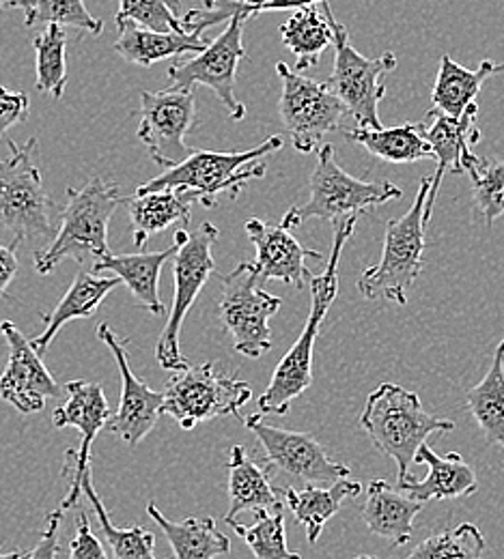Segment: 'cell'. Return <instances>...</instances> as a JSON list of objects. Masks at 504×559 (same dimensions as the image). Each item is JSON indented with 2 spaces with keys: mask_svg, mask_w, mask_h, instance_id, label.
<instances>
[{
  "mask_svg": "<svg viewBox=\"0 0 504 559\" xmlns=\"http://www.w3.org/2000/svg\"><path fill=\"white\" fill-rule=\"evenodd\" d=\"M361 215H348L337 219V233L332 241L330 259L319 276L310 278V312L302 334L285 353L272 372L270 385L259 396L257 407L261 416H288L291 403L302 396L313 383V349L319 336V328L339 295V263L341 254L352 239Z\"/></svg>",
  "mask_w": 504,
  "mask_h": 559,
  "instance_id": "cell-1",
  "label": "cell"
},
{
  "mask_svg": "<svg viewBox=\"0 0 504 559\" xmlns=\"http://www.w3.org/2000/svg\"><path fill=\"white\" fill-rule=\"evenodd\" d=\"M124 203L121 188L102 177L91 179L82 188H68V205L61 211L57 235L35 254V272L46 276L63 261L84 265L110 254L108 224Z\"/></svg>",
  "mask_w": 504,
  "mask_h": 559,
  "instance_id": "cell-2",
  "label": "cell"
},
{
  "mask_svg": "<svg viewBox=\"0 0 504 559\" xmlns=\"http://www.w3.org/2000/svg\"><path fill=\"white\" fill-rule=\"evenodd\" d=\"M283 136H270L255 148L248 151H197L177 166L166 168L151 181H146L137 192H157V190H179L186 192L195 203L206 210L216 207L220 197L237 199L244 186L253 179L266 175V164L257 162L283 148Z\"/></svg>",
  "mask_w": 504,
  "mask_h": 559,
  "instance_id": "cell-3",
  "label": "cell"
},
{
  "mask_svg": "<svg viewBox=\"0 0 504 559\" xmlns=\"http://www.w3.org/2000/svg\"><path fill=\"white\" fill-rule=\"evenodd\" d=\"M361 426L373 445L395 461L397 483L410 478L417 452L432 435L455 430L453 419L427 414L419 394L395 383H382L368 394Z\"/></svg>",
  "mask_w": 504,
  "mask_h": 559,
  "instance_id": "cell-4",
  "label": "cell"
},
{
  "mask_svg": "<svg viewBox=\"0 0 504 559\" xmlns=\"http://www.w3.org/2000/svg\"><path fill=\"white\" fill-rule=\"evenodd\" d=\"M11 155L0 162V228L13 237L15 246L24 241H52L61 211L44 188L37 166L39 142L9 140Z\"/></svg>",
  "mask_w": 504,
  "mask_h": 559,
  "instance_id": "cell-5",
  "label": "cell"
},
{
  "mask_svg": "<svg viewBox=\"0 0 504 559\" xmlns=\"http://www.w3.org/2000/svg\"><path fill=\"white\" fill-rule=\"evenodd\" d=\"M432 190V177H425L419 186L417 199L408 213L388 219L384 228V248L377 265L362 272L359 290L364 299H386L399 306L408 304V293L423 274V254L427 248L425 203Z\"/></svg>",
  "mask_w": 504,
  "mask_h": 559,
  "instance_id": "cell-6",
  "label": "cell"
},
{
  "mask_svg": "<svg viewBox=\"0 0 504 559\" xmlns=\"http://www.w3.org/2000/svg\"><path fill=\"white\" fill-rule=\"evenodd\" d=\"M220 237V230L212 222H203L197 230L188 233L186 228L175 230L177 252L173 257V278H175V293L173 306L168 312V321L157 338L155 345V359L164 370L179 372L188 368V359L181 353V325L186 314L190 312L192 304L197 301L206 282L216 272L212 248Z\"/></svg>",
  "mask_w": 504,
  "mask_h": 559,
  "instance_id": "cell-7",
  "label": "cell"
},
{
  "mask_svg": "<svg viewBox=\"0 0 504 559\" xmlns=\"http://www.w3.org/2000/svg\"><path fill=\"white\" fill-rule=\"evenodd\" d=\"M308 190V201L304 205L291 207L281 219V224L289 230L313 217L341 219L348 215H361L366 210H375L403 197V192L395 183L361 181L345 173L337 162L332 144L319 146Z\"/></svg>",
  "mask_w": 504,
  "mask_h": 559,
  "instance_id": "cell-8",
  "label": "cell"
},
{
  "mask_svg": "<svg viewBox=\"0 0 504 559\" xmlns=\"http://www.w3.org/2000/svg\"><path fill=\"white\" fill-rule=\"evenodd\" d=\"M324 13L330 20L335 35V70L330 73L326 86L335 93V97L345 106L348 115H352L359 128H384L379 121V104L386 97L384 75L397 70L399 61L392 52H384L377 59H368L361 55L352 41L348 28L335 17L328 0L321 2Z\"/></svg>",
  "mask_w": 504,
  "mask_h": 559,
  "instance_id": "cell-9",
  "label": "cell"
},
{
  "mask_svg": "<svg viewBox=\"0 0 504 559\" xmlns=\"http://www.w3.org/2000/svg\"><path fill=\"white\" fill-rule=\"evenodd\" d=\"M162 414L175 419L184 430L210 419L237 416L250 401L253 390L237 377L220 374L214 361H203L179 370L162 392Z\"/></svg>",
  "mask_w": 504,
  "mask_h": 559,
  "instance_id": "cell-10",
  "label": "cell"
},
{
  "mask_svg": "<svg viewBox=\"0 0 504 559\" xmlns=\"http://www.w3.org/2000/svg\"><path fill=\"white\" fill-rule=\"evenodd\" d=\"M220 321L233 338V349L248 359H259L272 349L270 319L281 308V297L261 288L253 263H239L220 276Z\"/></svg>",
  "mask_w": 504,
  "mask_h": 559,
  "instance_id": "cell-11",
  "label": "cell"
},
{
  "mask_svg": "<svg viewBox=\"0 0 504 559\" xmlns=\"http://www.w3.org/2000/svg\"><path fill=\"white\" fill-rule=\"evenodd\" d=\"M244 22L242 17L228 20L226 28L206 46V50L188 61L173 63L166 71L173 88L192 91L195 86H206L214 91L233 121H244L246 117V106L235 97L237 68L248 59L244 48Z\"/></svg>",
  "mask_w": 504,
  "mask_h": 559,
  "instance_id": "cell-12",
  "label": "cell"
},
{
  "mask_svg": "<svg viewBox=\"0 0 504 559\" xmlns=\"http://www.w3.org/2000/svg\"><path fill=\"white\" fill-rule=\"evenodd\" d=\"M277 73L283 82L279 112L291 144L300 153H310L328 134L339 130L348 110L326 84L291 70L288 63H277Z\"/></svg>",
  "mask_w": 504,
  "mask_h": 559,
  "instance_id": "cell-13",
  "label": "cell"
},
{
  "mask_svg": "<svg viewBox=\"0 0 504 559\" xmlns=\"http://www.w3.org/2000/svg\"><path fill=\"white\" fill-rule=\"evenodd\" d=\"M195 117L197 102L192 91L171 86L157 93H141L139 139L162 170L181 164L192 153L186 136L195 126Z\"/></svg>",
  "mask_w": 504,
  "mask_h": 559,
  "instance_id": "cell-14",
  "label": "cell"
},
{
  "mask_svg": "<svg viewBox=\"0 0 504 559\" xmlns=\"http://www.w3.org/2000/svg\"><path fill=\"white\" fill-rule=\"evenodd\" d=\"M66 392L68 401L52 412V424L57 428H78L80 445L68 448L63 454V476L70 478V490L59 508L63 512L78 503L82 495V476L91 469V445L110 418V407L99 383L73 379L66 383Z\"/></svg>",
  "mask_w": 504,
  "mask_h": 559,
  "instance_id": "cell-15",
  "label": "cell"
},
{
  "mask_svg": "<svg viewBox=\"0 0 504 559\" xmlns=\"http://www.w3.org/2000/svg\"><path fill=\"white\" fill-rule=\"evenodd\" d=\"M244 424L266 450V463L272 469H281L304 485H335L350 478V467L332 461L315 437L270 426L261 414L248 416Z\"/></svg>",
  "mask_w": 504,
  "mask_h": 559,
  "instance_id": "cell-16",
  "label": "cell"
},
{
  "mask_svg": "<svg viewBox=\"0 0 504 559\" xmlns=\"http://www.w3.org/2000/svg\"><path fill=\"white\" fill-rule=\"evenodd\" d=\"M0 334L9 345L7 366L0 374V399L22 416L44 412L48 399L61 396V385L31 341L11 321L0 323Z\"/></svg>",
  "mask_w": 504,
  "mask_h": 559,
  "instance_id": "cell-17",
  "label": "cell"
},
{
  "mask_svg": "<svg viewBox=\"0 0 504 559\" xmlns=\"http://www.w3.org/2000/svg\"><path fill=\"white\" fill-rule=\"evenodd\" d=\"M97 338L110 349L121 374V403L117 414H110L106 428L130 448H137L162 416L164 396L151 390L132 372L126 341H121L108 323L97 328Z\"/></svg>",
  "mask_w": 504,
  "mask_h": 559,
  "instance_id": "cell-18",
  "label": "cell"
},
{
  "mask_svg": "<svg viewBox=\"0 0 504 559\" xmlns=\"http://www.w3.org/2000/svg\"><path fill=\"white\" fill-rule=\"evenodd\" d=\"M244 228L257 250L253 270L261 284L266 280H277V282L304 288L306 282L315 276L306 267V261L308 259L321 261V254L300 246V241L283 224H272V222L253 217L244 224Z\"/></svg>",
  "mask_w": 504,
  "mask_h": 559,
  "instance_id": "cell-19",
  "label": "cell"
},
{
  "mask_svg": "<svg viewBox=\"0 0 504 559\" xmlns=\"http://www.w3.org/2000/svg\"><path fill=\"white\" fill-rule=\"evenodd\" d=\"M479 117V106L472 104L459 119L442 115L439 110L427 112L425 121H421V132L430 142L433 159H437V170L432 177V190L425 203V222L432 224L433 205L437 199V190L442 186V177L450 170L453 175H464V157L472 151V146L481 140V130L474 126Z\"/></svg>",
  "mask_w": 504,
  "mask_h": 559,
  "instance_id": "cell-20",
  "label": "cell"
},
{
  "mask_svg": "<svg viewBox=\"0 0 504 559\" xmlns=\"http://www.w3.org/2000/svg\"><path fill=\"white\" fill-rule=\"evenodd\" d=\"M417 461L427 465L430 474L425 480H414L412 476L403 483H397V489L406 492L410 499L421 503L425 501H444V499H459L470 497L479 490V480L474 469L464 461L459 452H448L446 456L435 454L425 443L417 452Z\"/></svg>",
  "mask_w": 504,
  "mask_h": 559,
  "instance_id": "cell-21",
  "label": "cell"
},
{
  "mask_svg": "<svg viewBox=\"0 0 504 559\" xmlns=\"http://www.w3.org/2000/svg\"><path fill=\"white\" fill-rule=\"evenodd\" d=\"M119 284H121V280L117 276H97L93 272L80 270L70 284L68 293L63 295V299L57 304V308L50 314L42 317L44 332L31 341L33 349L44 357V353L50 349L57 334L70 321L91 319L97 312V308L102 306V301L110 295V290H115Z\"/></svg>",
  "mask_w": 504,
  "mask_h": 559,
  "instance_id": "cell-22",
  "label": "cell"
},
{
  "mask_svg": "<svg viewBox=\"0 0 504 559\" xmlns=\"http://www.w3.org/2000/svg\"><path fill=\"white\" fill-rule=\"evenodd\" d=\"M423 503L392 489L386 480H371L366 487V503L362 521L371 534L388 540L392 547L406 545L414 534V519Z\"/></svg>",
  "mask_w": 504,
  "mask_h": 559,
  "instance_id": "cell-23",
  "label": "cell"
},
{
  "mask_svg": "<svg viewBox=\"0 0 504 559\" xmlns=\"http://www.w3.org/2000/svg\"><path fill=\"white\" fill-rule=\"evenodd\" d=\"M177 252V243H173L171 248L162 250V252H139V254H106L102 259H97L91 267L93 274H113L121 280L132 297L137 299V304L149 310L151 314L160 317L164 314V304L160 299L157 293V282L160 274L166 261H171Z\"/></svg>",
  "mask_w": 504,
  "mask_h": 559,
  "instance_id": "cell-24",
  "label": "cell"
},
{
  "mask_svg": "<svg viewBox=\"0 0 504 559\" xmlns=\"http://www.w3.org/2000/svg\"><path fill=\"white\" fill-rule=\"evenodd\" d=\"M119 37L115 41V52L128 63L151 68L153 63L181 57L188 52L206 50L208 41L192 33H162L153 28H144L134 22H117Z\"/></svg>",
  "mask_w": 504,
  "mask_h": 559,
  "instance_id": "cell-25",
  "label": "cell"
},
{
  "mask_svg": "<svg viewBox=\"0 0 504 559\" xmlns=\"http://www.w3.org/2000/svg\"><path fill=\"white\" fill-rule=\"evenodd\" d=\"M228 501L224 521H233L242 510H272L283 506L281 492L272 487V467L257 465L242 445L228 452Z\"/></svg>",
  "mask_w": 504,
  "mask_h": 559,
  "instance_id": "cell-26",
  "label": "cell"
},
{
  "mask_svg": "<svg viewBox=\"0 0 504 559\" xmlns=\"http://www.w3.org/2000/svg\"><path fill=\"white\" fill-rule=\"evenodd\" d=\"M146 514L162 530L175 559H216L231 551L228 536L218 530L212 516H188L175 523L168 521L155 503L146 506Z\"/></svg>",
  "mask_w": 504,
  "mask_h": 559,
  "instance_id": "cell-27",
  "label": "cell"
},
{
  "mask_svg": "<svg viewBox=\"0 0 504 559\" xmlns=\"http://www.w3.org/2000/svg\"><path fill=\"white\" fill-rule=\"evenodd\" d=\"M130 211L134 246L143 250L151 235L162 233L171 226H188L192 219L195 201L179 190H157L143 192L126 199Z\"/></svg>",
  "mask_w": 504,
  "mask_h": 559,
  "instance_id": "cell-28",
  "label": "cell"
},
{
  "mask_svg": "<svg viewBox=\"0 0 504 559\" xmlns=\"http://www.w3.org/2000/svg\"><path fill=\"white\" fill-rule=\"evenodd\" d=\"M503 70L504 63L499 66L494 61H483L477 70H468L453 61L448 55H442L432 91L433 110L459 119L472 104H477L485 80Z\"/></svg>",
  "mask_w": 504,
  "mask_h": 559,
  "instance_id": "cell-29",
  "label": "cell"
},
{
  "mask_svg": "<svg viewBox=\"0 0 504 559\" xmlns=\"http://www.w3.org/2000/svg\"><path fill=\"white\" fill-rule=\"evenodd\" d=\"M361 492L362 485L359 480L343 478V480L330 485L328 489H321L315 485H306L304 489L300 490L288 489L283 501L293 512L295 521L300 525H304L308 543L315 545L324 532V525L335 514H339V510L343 508V503L348 499H356Z\"/></svg>",
  "mask_w": 504,
  "mask_h": 559,
  "instance_id": "cell-30",
  "label": "cell"
},
{
  "mask_svg": "<svg viewBox=\"0 0 504 559\" xmlns=\"http://www.w3.org/2000/svg\"><path fill=\"white\" fill-rule=\"evenodd\" d=\"M345 139L361 144L377 159L390 164H412L433 159L432 146L421 132V123H408L399 128H354L345 132Z\"/></svg>",
  "mask_w": 504,
  "mask_h": 559,
  "instance_id": "cell-31",
  "label": "cell"
},
{
  "mask_svg": "<svg viewBox=\"0 0 504 559\" xmlns=\"http://www.w3.org/2000/svg\"><path fill=\"white\" fill-rule=\"evenodd\" d=\"M281 39L295 57V71H306L317 68L321 55L332 46L335 35L328 15H321L313 4L293 11L281 26Z\"/></svg>",
  "mask_w": 504,
  "mask_h": 559,
  "instance_id": "cell-32",
  "label": "cell"
},
{
  "mask_svg": "<svg viewBox=\"0 0 504 559\" xmlns=\"http://www.w3.org/2000/svg\"><path fill=\"white\" fill-rule=\"evenodd\" d=\"M470 414L481 426L490 445L504 448V341L492 359V368L479 385L468 390Z\"/></svg>",
  "mask_w": 504,
  "mask_h": 559,
  "instance_id": "cell-33",
  "label": "cell"
},
{
  "mask_svg": "<svg viewBox=\"0 0 504 559\" xmlns=\"http://www.w3.org/2000/svg\"><path fill=\"white\" fill-rule=\"evenodd\" d=\"M82 495L89 499L97 521H99V530L104 540L110 545L115 559H155V536L144 530V527H130V530H121L110 521V514L104 506V501L99 499L97 490L93 487V472L86 469L82 476Z\"/></svg>",
  "mask_w": 504,
  "mask_h": 559,
  "instance_id": "cell-34",
  "label": "cell"
},
{
  "mask_svg": "<svg viewBox=\"0 0 504 559\" xmlns=\"http://www.w3.org/2000/svg\"><path fill=\"white\" fill-rule=\"evenodd\" d=\"M35 48V70H37V91L52 95L55 99H61L68 86V61H66V48H68V33L59 24H48L46 31H42L33 39Z\"/></svg>",
  "mask_w": 504,
  "mask_h": 559,
  "instance_id": "cell-35",
  "label": "cell"
},
{
  "mask_svg": "<svg viewBox=\"0 0 504 559\" xmlns=\"http://www.w3.org/2000/svg\"><path fill=\"white\" fill-rule=\"evenodd\" d=\"M226 523L250 547L255 559H302L289 551L283 506L272 510H255L253 525H239L235 519Z\"/></svg>",
  "mask_w": 504,
  "mask_h": 559,
  "instance_id": "cell-36",
  "label": "cell"
},
{
  "mask_svg": "<svg viewBox=\"0 0 504 559\" xmlns=\"http://www.w3.org/2000/svg\"><path fill=\"white\" fill-rule=\"evenodd\" d=\"M461 166L472 179L477 210L483 213L485 224L492 226L504 215V162H490L470 151Z\"/></svg>",
  "mask_w": 504,
  "mask_h": 559,
  "instance_id": "cell-37",
  "label": "cell"
},
{
  "mask_svg": "<svg viewBox=\"0 0 504 559\" xmlns=\"http://www.w3.org/2000/svg\"><path fill=\"white\" fill-rule=\"evenodd\" d=\"M485 538L472 523H461L455 530L433 534L406 559H481Z\"/></svg>",
  "mask_w": 504,
  "mask_h": 559,
  "instance_id": "cell-38",
  "label": "cell"
},
{
  "mask_svg": "<svg viewBox=\"0 0 504 559\" xmlns=\"http://www.w3.org/2000/svg\"><path fill=\"white\" fill-rule=\"evenodd\" d=\"M24 24L28 28L59 24L63 28L72 26L91 35H102L104 31V24L91 15L84 0H35V4L24 13Z\"/></svg>",
  "mask_w": 504,
  "mask_h": 559,
  "instance_id": "cell-39",
  "label": "cell"
},
{
  "mask_svg": "<svg viewBox=\"0 0 504 559\" xmlns=\"http://www.w3.org/2000/svg\"><path fill=\"white\" fill-rule=\"evenodd\" d=\"M117 22H134L162 33H184L179 0H121Z\"/></svg>",
  "mask_w": 504,
  "mask_h": 559,
  "instance_id": "cell-40",
  "label": "cell"
},
{
  "mask_svg": "<svg viewBox=\"0 0 504 559\" xmlns=\"http://www.w3.org/2000/svg\"><path fill=\"white\" fill-rule=\"evenodd\" d=\"M31 99L22 91H9L0 84V139L13 128L28 119Z\"/></svg>",
  "mask_w": 504,
  "mask_h": 559,
  "instance_id": "cell-41",
  "label": "cell"
},
{
  "mask_svg": "<svg viewBox=\"0 0 504 559\" xmlns=\"http://www.w3.org/2000/svg\"><path fill=\"white\" fill-rule=\"evenodd\" d=\"M70 559H108L84 512L75 516V536L70 543Z\"/></svg>",
  "mask_w": 504,
  "mask_h": 559,
  "instance_id": "cell-42",
  "label": "cell"
},
{
  "mask_svg": "<svg viewBox=\"0 0 504 559\" xmlns=\"http://www.w3.org/2000/svg\"><path fill=\"white\" fill-rule=\"evenodd\" d=\"M61 519H63V510H55V512L46 514V527H44L35 549L31 554H26L24 559H57L61 551V545H59Z\"/></svg>",
  "mask_w": 504,
  "mask_h": 559,
  "instance_id": "cell-43",
  "label": "cell"
},
{
  "mask_svg": "<svg viewBox=\"0 0 504 559\" xmlns=\"http://www.w3.org/2000/svg\"><path fill=\"white\" fill-rule=\"evenodd\" d=\"M17 248L15 243H9V246H2L0 243V299L4 297L9 284L15 278L17 274Z\"/></svg>",
  "mask_w": 504,
  "mask_h": 559,
  "instance_id": "cell-44",
  "label": "cell"
},
{
  "mask_svg": "<svg viewBox=\"0 0 504 559\" xmlns=\"http://www.w3.org/2000/svg\"><path fill=\"white\" fill-rule=\"evenodd\" d=\"M268 2H272V0H231V11H233V17L248 20V17L259 15Z\"/></svg>",
  "mask_w": 504,
  "mask_h": 559,
  "instance_id": "cell-45",
  "label": "cell"
},
{
  "mask_svg": "<svg viewBox=\"0 0 504 559\" xmlns=\"http://www.w3.org/2000/svg\"><path fill=\"white\" fill-rule=\"evenodd\" d=\"M317 2H326V0H272L261 9V13L263 11H289V9L295 11V9H302V7H313Z\"/></svg>",
  "mask_w": 504,
  "mask_h": 559,
  "instance_id": "cell-46",
  "label": "cell"
},
{
  "mask_svg": "<svg viewBox=\"0 0 504 559\" xmlns=\"http://www.w3.org/2000/svg\"><path fill=\"white\" fill-rule=\"evenodd\" d=\"M35 4V0H0V11L2 9H22L24 13Z\"/></svg>",
  "mask_w": 504,
  "mask_h": 559,
  "instance_id": "cell-47",
  "label": "cell"
},
{
  "mask_svg": "<svg viewBox=\"0 0 504 559\" xmlns=\"http://www.w3.org/2000/svg\"><path fill=\"white\" fill-rule=\"evenodd\" d=\"M26 554L22 549H13V551H2V545H0V559H24Z\"/></svg>",
  "mask_w": 504,
  "mask_h": 559,
  "instance_id": "cell-48",
  "label": "cell"
},
{
  "mask_svg": "<svg viewBox=\"0 0 504 559\" xmlns=\"http://www.w3.org/2000/svg\"><path fill=\"white\" fill-rule=\"evenodd\" d=\"M359 559H375V558H368V556H362V558Z\"/></svg>",
  "mask_w": 504,
  "mask_h": 559,
  "instance_id": "cell-49",
  "label": "cell"
}]
</instances>
